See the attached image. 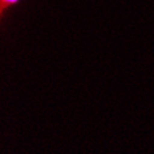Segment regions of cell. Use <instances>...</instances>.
Returning a JSON list of instances; mask_svg holds the SVG:
<instances>
[{"label":"cell","instance_id":"obj_1","mask_svg":"<svg viewBox=\"0 0 154 154\" xmlns=\"http://www.w3.org/2000/svg\"><path fill=\"white\" fill-rule=\"evenodd\" d=\"M18 2H20V0H2V3L5 5H14V4H17Z\"/></svg>","mask_w":154,"mask_h":154}]
</instances>
